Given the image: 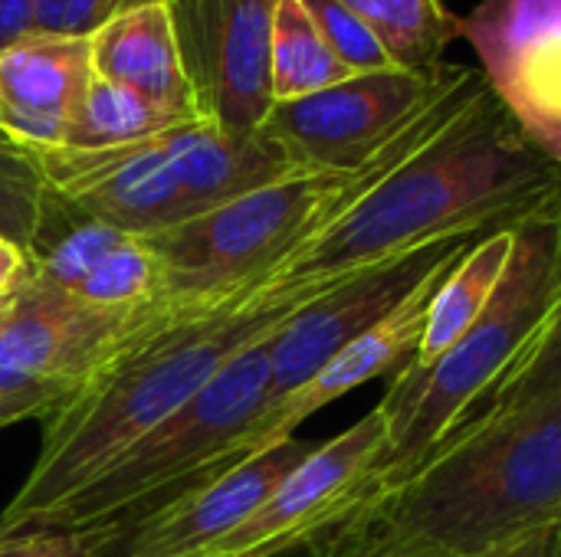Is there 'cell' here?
I'll return each instance as SVG.
<instances>
[{
	"mask_svg": "<svg viewBox=\"0 0 561 557\" xmlns=\"http://www.w3.org/2000/svg\"><path fill=\"white\" fill-rule=\"evenodd\" d=\"M325 292L322 286L286 282L266 272L230 295L194 305L122 351L43 420L36 463L0 512V529L7 535L36 529L131 443L197 397L237 355L279 332Z\"/></svg>",
	"mask_w": 561,
	"mask_h": 557,
	"instance_id": "obj_1",
	"label": "cell"
},
{
	"mask_svg": "<svg viewBox=\"0 0 561 557\" xmlns=\"http://www.w3.org/2000/svg\"><path fill=\"white\" fill-rule=\"evenodd\" d=\"M559 190V164L486 89L440 138L375 184L273 276L335 289L368 266L437 240L516 227Z\"/></svg>",
	"mask_w": 561,
	"mask_h": 557,
	"instance_id": "obj_2",
	"label": "cell"
},
{
	"mask_svg": "<svg viewBox=\"0 0 561 557\" xmlns=\"http://www.w3.org/2000/svg\"><path fill=\"white\" fill-rule=\"evenodd\" d=\"M391 542L486 557L561 522V391L447 437L398 489L378 492Z\"/></svg>",
	"mask_w": 561,
	"mask_h": 557,
	"instance_id": "obj_3",
	"label": "cell"
},
{
	"mask_svg": "<svg viewBox=\"0 0 561 557\" xmlns=\"http://www.w3.org/2000/svg\"><path fill=\"white\" fill-rule=\"evenodd\" d=\"M561 246V190L516 227L506 276L477 325L434 364L401 368L378 401L388 446L375 466L381 492L408 483L526 348L546 315Z\"/></svg>",
	"mask_w": 561,
	"mask_h": 557,
	"instance_id": "obj_4",
	"label": "cell"
},
{
	"mask_svg": "<svg viewBox=\"0 0 561 557\" xmlns=\"http://www.w3.org/2000/svg\"><path fill=\"white\" fill-rule=\"evenodd\" d=\"M273 338L276 332L237 355L197 397L131 443L36 529H125L178 499L266 410Z\"/></svg>",
	"mask_w": 561,
	"mask_h": 557,
	"instance_id": "obj_5",
	"label": "cell"
},
{
	"mask_svg": "<svg viewBox=\"0 0 561 557\" xmlns=\"http://www.w3.org/2000/svg\"><path fill=\"white\" fill-rule=\"evenodd\" d=\"M207 299L92 305L26 276L0 299V420H46L122 351Z\"/></svg>",
	"mask_w": 561,
	"mask_h": 557,
	"instance_id": "obj_6",
	"label": "cell"
},
{
	"mask_svg": "<svg viewBox=\"0 0 561 557\" xmlns=\"http://www.w3.org/2000/svg\"><path fill=\"white\" fill-rule=\"evenodd\" d=\"M450 76V62L431 72H358L306 98L276 102L260 131L279 141L302 171H352L391 141Z\"/></svg>",
	"mask_w": 561,
	"mask_h": 557,
	"instance_id": "obj_7",
	"label": "cell"
},
{
	"mask_svg": "<svg viewBox=\"0 0 561 557\" xmlns=\"http://www.w3.org/2000/svg\"><path fill=\"white\" fill-rule=\"evenodd\" d=\"M197 115L256 135L273 112V16L279 0H164Z\"/></svg>",
	"mask_w": 561,
	"mask_h": 557,
	"instance_id": "obj_8",
	"label": "cell"
},
{
	"mask_svg": "<svg viewBox=\"0 0 561 557\" xmlns=\"http://www.w3.org/2000/svg\"><path fill=\"white\" fill-rule=\"evenodd\" d=\"M187 125L118 148H39L33 154L46 187L82 213L131 236H154L194 220Z\"/></svg>",
	"mask_w": 561,
	"mask_h": 557,
	"instance_id": "obj_9",
	"label": "cell"
},
{
	"mask_svg": "<svg viewBox=\"0 0 561 557\" xmlns=\"http://www.w3.org/2000/svg\"><path fill=\"white\" fill-rule=\"evenodd\" d=\"M480 236L486 233L447 236L414 253L368 266L299 309L273 338V384L266 407L279 404L306 381H312L342 348H348L358 335L391 315L434 272L450 269Z\"/></svg>",
	"mask_w": 561,
	"mask_h": 557,
	"instance_id": "obj_10",
	"label": "cell"
},
{
	"mask_svg": "<svg viewBox=\"0 0 561 557\" xmlns=\"http://www.w3.org/2000/svg\"><path fill=\"white\" fill-rule=\"evenodd\" d=\"M490 92L561 167V0H483L460 16Z\"/></svg>",
	"mask_w": 561,
	"mask_h": 557,
	"instance_id": "obj_11",
	"label": "cell"
},
{
	"mask_svg": "<svg viewBox=\"0 0 561 557\" xmlns=\"http://www.w3.org/2000/svg\"><path fill=\"white\" fill-rule=\"evenodd\" d=\"M388 446V423L378 407L312 453L276 486V492L230 535L197 557H247L306 538L335 522L362 499L381 492L371 476Z\"/></svg>",
	"mask_w": 561,
	"mask_h": 557,
	"instance_id": "obj_12",
	"label": "cell"
},
{
	"mask_svg": "<svg viewBox=\"0 0 561 557\" xmlns=\"http://www.w3.org/2000/svg\"><path fill=\"white\" fill-rule=\"evenodd\" d=\"M23 253L26 276L92 305H145L164 295L161 263L141 236L82 213L49 187Z\"/></svg>",
	"mask_w": 561,
	"mask_h": 557,
	"instance_id": "obj_13",
	"label": "cell"
},
{
	"mask_svg": "<svg viewBox=\"0 0 561 557\" xmlns=\"http://www.w3.org/2000/svg\"><path fill=\"white\" fill-rule=\"evenodd\" d=\"M316 443L289 437L233 469L184 489L168 506L115 532L99 557H197L243 525Z\"/></svg>",
	"mask_w": 561,
	"mask_h": 557,
	"instance_id": "obj_14",
	"label": "cell"
},
{
	"mask_svg": "<svg viewBox=\"0 0 561 557\" xmlns=\"http://www.w3.org/2000/svg\"><path fill=\"white\" fill-rule=\"evenodd\" d=\"M89 79V39L30 33L0 49V131L33 151L62 148Z\"/></svg>",
	"mask_w": 561,
	"mask_h": 557,
	"instance_id": "obj_15",
	"label": "cell"
},
{
	"mask_svg": "<svg viewBox=\"0 0 561 557\" xmlns=\"http://www.w3.org/2000/svg\"><path fill=\"white\" fill-rule=\"evenodd\" d=\"M92 72L118 82L191 121H204L197 115L168 3H148L118 20L105 23L92 39Z\"/></svg>",
	"mask_w": 561,
	"mask_h": 557,
	"instance_id": "obj_16",
	"label": "cell"
},
{
	"mask_svg": "<svg viewBox=\"0 0 561 557\" xmlns=\"http://www.w3.org/2000/svg\"><path fill=\"white\" fill-rule=\"evenodd\" d=\"M516 227H506V230H496V233L480 236L457 259V266L440 279V286H437V292L431 299V309H427V325H424L417 355H414V361L408 368H427V364H434L490 309V302H493L503 276H506L510 256H513Z\"/></svg>",
	"mask_w": 561,
	"mask_h": 557,
	"instance_id": "obj_17",
	"label": "cell"
},
{
	"mask_svg": "<svg viewBox=\"0 0 561 557\" xmlns=\"http://www.w3.org/2000/svg\"><path fill=\"white\" fill-rule=\"evenodd\" d=\"M561 391V246L552 295L546 305V315L539 318L536 332L529 335L526 348L516 355V361L503 371V378L480 397V404L457 423L454 433L500 420L506 414H516L523 407H533L539 401H549ZM450 433V437H454Z\"/></svg>",
	"mask_w": 561,
	"mask_h": 557,
	"instance_id": "obj_18",
	"label": "cell"
},
{
	"mask_svg": "<svg viewBox=\"0 0 561 557\" xmlns=\"http://www.w3.org/2000/svg\"><path fill=\"white\" fill-rule=\"evenodd\" d=\"M375 33L394 69L431 72L444 66L447 46L460 36V16L444 0H342Z\"/></svg>",
	"mask_w": 561,
	"mask_h": 557,
	"instance_id": "obj_19",
	"label": "cell"
},
{
	"mask_svg": "<svg viewBox=\"0 0 561 557\" xmlns=\"http://www.w3.org/2000/svg\"><path fill=\"white\" fill-rule=\"evenodd\" d=\"M187 121L191 118H181L178 112L92 72L62 148L95 151V148L135 144Z\"/></svg>",
	"mask_w": 561,
	"mask_h": 557,
	"instance_id": "obj_20",
	"label": "cell"
},
{
	"mask_svg": "<svg viewBox=\"0 0 561 557\" xmlns=\"http://www.w3.org/2000/svg\"><path fill=\"white\" fill-rule=\"evenodd\" d=\"M273 98L293 102L355 76L322 39L302 0H279L273 16Z\"/></svg>",
	"mask_w": 561,
	"mask_h": 557,
	"instance_id": "obj_21",
	"label": "cell"
},
{
	"mask_svg": "<svg viewBox=\"0 0 561 557\" xmlns=\"http://www.w3.org/2000/svg\"><path fill=\"white\" fill-rule=\"evenodd\" d=\"M43 200L46 181L33 148L0 131V236L26 250L36 233Z\"/></svg>",
	"mask_w": 561,
	"mask_h": 557,
	"instance_id": "obj_22",
	"label": "cell"
},
{
	"mask_svg": "<svg viewBox=\"0 0 561 557\" xmlns=\"http://www.w3.org/2000/svg\"><path fill=\"white\" fill-rule=\"evenodd\" d=\"M302 7L309 10L312 23L319 26L322 39L329 43V49L358 76V72H381V69H394L388 53L381 49V43L375 39V33L365 26V20L342 0H302Z\"/></svg>",
	"mask_w": 561,
	"mask_h": 557,
	"instance_id": "obj_23",
	"label": "cell"
},
{
	"mask_svg": "<svg viewBox=\"0 0 561 557\" xmlns=\"http://www.w3.org/2000/svg\"><path fill=\"white\" fill-rule=\"evenodd\" d=\"M164 0H33V33L92 39L105 23Z\"/></svg>",
	"mask_w": 561,
	"mask_h": 557,
	"instance_id": "obj_24",
	"label": "cell"
},
{
	"mask_svg": "<svg viewBox=\"0 0 561 557\" xmlns=\"http://www.w3.org/2000/svg\"><path fill=\"white\" fill-rule=\"evenodd\" d=\"M118 529H33L0 538V557H99Z\"/></svg>",
	"mask_w": 561,
	"mask_h": 557,
	"instance_id": "obj_25",
	"label": "cell"
},
{
	"mask_svg": "<svg viewBox=\"0 0 561 557\" xmlns=\"http://www.w3.org/2000/svg\"><path fill=\"white\" fill-rule=\"evenodd\" d=\"M375 496L362 499L358 506H352L345 515H339L335 522L316 529L312 535L306 538H296V542H286L279 548H270V552H260V555L247 557H345L358 542L362 535L368 532V522H371V509H375Z\"/></svg>",
	"mask_w": 561,
	"mask_h": 557,
	"instance_id": "obj_26",
	"label": "cell"
},
{
	"mask_svg": "<svg viewBox=\"0 0 561 557\" xmlns=\"http://www.w3.org/2000/svg\"><path fill=\"white\" fill-rule=\"evenodd\" d=\"M345 557H457L444 555V552H431V548H414V545H401V542H391L378 522V512L371 509V522H368V532L362 535V542L348 552ZM490 557V555H486Z\"/></svg>",
	"mask_w": 561,
	"mask_h": 557,
	"instance_id": "obj_27",
	"label": "cell"
},
{
	"mask_svg": "<svg viewBox=\"0 0 561 557\" xmlns=\"http://www.w3.org/2000/svg\"><path fill=\"white\" fill-rule=\"evenodd\" d=\"M33 33V0H0V49Z\"/></svg>",
	"mask_w": 561,
	"mask_h": 557,
	"instance_id": "obj_28",
	"label": "cell"
},
{
	"mask_svg": "<svg viewBox=\"0 0 561 557\" xmlns=\"http://www.w3.org/2000/svg\"><path fill=\"white\" fill-rule=\"evenodd\" d=\"M26 279V253L13 240L0 236V299Z\"/></svg>",
	"mask_w": 561,
	"mask_h": 557,
	"instance_id": "obj_29",
	"label": "cell"
},
{
	"mask_svg": "<svg viewBox=\"0 0 561 557\" xmlns=\"http://www.w3.org/2000/svg\"><path fill=\"white\" fill-rule=\"evenodd\" d=\"M559 557H561V522H559Z\"/></svg>",
	"mask_w": 561,
	"mask_h": 557,
	"instance_id": "obj_30",
	"label": "cell"
},
{
	"mask_svg": "<svg viewBox=\"0 0 561 557\" xmlns=\"http://www.w3.org/2000/svg\"><path fill=\"white\" fill-rule=\"evenodd\" d=\"M3 535H7V532H3V529H0V538H3Z\"/></svg>",
	"mask_w": 561,
	"mask_h": 557,
	"instance_id": "obj_31",
	"label": "cell"
},
{
	"mask_svg": "<svg viewBox=\"0 0 561 557\" xmlns=\"http://www.w3.org/2000/svg\"><path fill=\"white\" fill-rule=\"evenodd\" d=\"M0 430H7V427H3V420H0Z\"/></svg>",
	"mask_w": 561,
	"mask_h": 557,
	"instance_id": "obj_32",
	"label": "cell"
}]
</instances>
